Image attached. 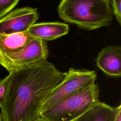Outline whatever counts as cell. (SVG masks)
Masks as SVG:
<instances>
[{
	"label": "cell",
	"instance_id": "1",
	"mask_svg": "<svg viewBox=\"0 0 121 121\" xmlns=\"http://www.w3.org/2000/svg\"><path fill=\"white\" fill-rule=\"evenodd\" d=\"M66 74L47 60L9 73L7 95L0 108L2 121L38 119L45 98Z\"/></svg>",
	"mask_w": 121,
	"mask_h": 121
},
{
	"label": "cell",
	"instance_id": "2",
	"mask_svg": "<svg viewBox=\"0 0 121 121\" xmlns=\"http://www.w3.org/2000/svg\"><path fill=\"white\" fill-rule=\"evenodd\" d=\"M57 9L64 21L88 30L108 26L112 20L109 0H61Z\"/></svg>",
	"mask_w": 121,
	"mask_h": 121
},
{
	"label": "cell",
	"instance_id": "3",
	"mask_svg": "<svg viewBox=\"0 0 121 121\" xmlns=\"http://www.w3.org/2000/svg\"><path fill=\"white\" fill-rule=\"evenodd\" d=\"M99 90L94 83L80 89L41 111L44 121H75L99 101Z\"/></svg>",
	"mask_w": 121,
	"mask_h": 121
},
{
	"label": "cell",
	"instance_id": "4",
	"mask_svg": "<svg viewBox=\"0 0 121 121\" xmlns=\"http://www.w3.org/2000/svg\"><path fill=\"white\" fill-rule=\"evenodd\" d=\"M96 78V73L94 70L70 68L61 82L47 95L41 111L77 90L94 84Z\"/></svg>",
	"mask_w": 121,
	"mask_h": 121
},
{
	"label": "cell",
	"instance_id": "5",
	"mask_svg": "<svg viewBox=\"0 0 121 121\" xmlns=\"http://www.w3.org/2000/svg\"><path fill=\"white\" fill-rule=\"evenodd\" d=\"M48 54L46 42L34 38L22 51L0 55V64L10 73L47 60Z\"/></svg>",
	"mask_w": 121,
	"mask_h": 121
},
{
	"label": "cell",
	"instance_id": "6",
	"mask_svg": "<svg viewBox=\"0 0 121 121\" xmlns=\"http://www.w3.org/2000/svg\"><path fill=\"white\" fill-rule=\"evenodd\" d=\"M37 9H17L0 18V34L8 35L27 31L38 19Z\"/></svg>",
	"mask_w": 121,
	"mask_h": 121
},
{
	"label": "cell",
	"instance_id": "7",
	"mask_svg": "<svg viewBox=\"0 0 121 121\" xmlns=\"http://www.w3.org/2000/svg\"><path fill=\"white\" fill-rule=\"evenodd\" d=\"M97 67L105 74L113 77L121 76V47L110 45L103 48L95 60Z\"/></svg>",
	"mask_w": 121,
	"mask_h": 121
},
{
	"label": "cell",
	"instance_id": "8",
	"mask_svg": "<svg viewBox=\"0 0 121 121\" xmlns=\"http://www.w3.org/2000/svg\"><path fill=\"white\" fill-rule=\"evenodd\" d=\"M69 30L67 24L53 22L34 24L27 31L33 37L47 42L66 35Z\"/></svg>",
	"mask_w": 121,
	"mask_h": 121
},
{
	"label": "cell",
	"instance_id": "9",
	"mask_svg": "<svg viewBox=\"0 0 121 121\" xmlns=\"http://www.w3.org/2000/svg\"><path fill=\"white\" fill-rule=\"evenodd\" d=\"M34 38L28 31L8 35L0 34V55L22 51Z\"/></svg>",
	"mask_w": 121,
	"mask_h": 121
},
{
	"label": "cell",
	"instance_id": "10",
	"mask_svg": "<svg viewBox=\"0 0 121 121\" xmlns=\"http://www.w3.org/2000/svg\"><path fill=\"white\" fill-rule=\"evenodd\" d=\"M121 105L113 107L98 101L75 121H115Z\"/></svg>",
	"mask_w": 121,
	"mask_h": 121
},
{
	"label": "cell",
	"instance_id": "11",
	"mask_svg": "<svg viewBox=\"0 0 121 121\" xmlns=\"http://www.w3.org/2000/svg\"><path fill=\"white\" fill-rule=\"evenodd\" d=\"M20 0H0V18L9 13Z\"/></svg>",
	"mask_w": 121,
	"mask_h": 121
},
{
	"label": "cell",
	"instance_id": "12",
	"mask_svg": "<svg viewBox=\"0 0 121 121\" xmlns=\"http://www.w3.org/2000/svg\"><path fill=\"white\" fill-rule=\"evenodd\" d=\"M9 80V74L0 81V107L1 108L4 104Z\"/></svg>",
	"mask_w": 121,
	"mask_h": 121
},
{
	"label": "cell",
	"instance_id": "13",
	"mask_svg": "<svg viewBox=\"0 0 121 121\" xmlns=\"http://www.w3.org/2000/svg\"><path fill=\"white\" fill-rule=\"evenodd\" d=\"M112 14L114 15L119 25H121V0H111L110 2Z\"/></svg>",
	"mask_w": 121,
	"mask_h": 121
},
{
	"label": "cell",
	"instance_id": "14",
	"mask_svg": "<svg viewBox=\"0 0 121 121\" xmlns=\"http://www.w3.org/2000/svg\"><path fill=\"white\" fill-rule=\"evenodd\" d=\"M115 121H121V110L118 112Z\"/></svg>",
	"mask_w": 121,
	"mask_h": 121
},
{
	"label": "cell",
	"instance_id": "15",
	"mask_svg": "<svg viewBox=\"0 0 121 121\" xmlns=\"http://www.w3.org/2000/svg\"><path fill=\"white\" fill-rule=\"evenodd\" d=\"M43 121V120H41V119L39 118L38 119H37L36 120H35V121Z\"/></svg>",
	"mask_w": 121,
	"mask_h": 121
},
{
	"label": "cell",
	"instance_id": "16",
	"mask_svg": "<svg viewBox=\"0 0 121 121\" xmlns=\"http://www.w3.org/2000/svg\"><path fill=\"white\" fill-rule=\"evenodd\" d=\"M0 121H3L2 119V116H1V115L0 113Z\"/></svg>",
	"mask_w": 121,
	"mask_h": 121
}]
</instances>
